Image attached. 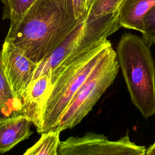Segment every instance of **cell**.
Here are the masks:
<instances>
[{
  "label": "cell",
  "mask_w": 155,
  "mask_h": 155,
  "mask_svg": "<svg viewBox=\"0 0 155 155\" xmlns=\"http://www.w3.org/2000/svg\"><path fill=\"white\" fill-rule=\"evenodd\" d=\"M154 5L155 0H124L118 12L120 27L141 33L143 17Z\"/></svg>",
  "instance_id": "9c48e42d"
},
{
  "label": "cell",
  "mask_w": 155,
  "mask_h": 155,
  "mask_svg": "<svg viewBox=\"0 0 155 155\" xmlns=\"http://www.w3.org/2000/svg\"><path fill=\"white\" fill-rule=\"evenodd\" d=\"M21 101L14 95L4 71L0 51V118L20 112Z\"/></svg>",
  "instance_id": "30bf717a"
},
{
  "label": "cell",
  "mask_w": 155,
  "mask_h": 155,
  "mask_svg": "<svg viewBox=\"0 0 155 155\" xmlns=\"http://www.w3.org/2000/svg\"><path fill=\"white\" fill-rule=\"evenodd\" d=\"M52 84L50 76L41 74L33 78L22 93L19 114L33 124L38 133H41L46 104Z\"/></svg>",
  "instance_id": "8992f818"
},
{
  "label": "cell",
  "mask_w": 155,
  "mask_h": 155,
  "mask_svg": "<svg viewBox=\"0 0 155 155\" xmlns=\"http://www.w3.org/2000/svg\"><path fill=\"white\" fill-rule=\"evenodd\" d=\"M141 33L142 39L149 47L155 44V5L143 17Z\"/></svg>",
  "instance_id": "5bb4252c"
},
{
  "label": "cell",
  "mask_w": 155,
  "mask_h": 155,
  "mask_svg": "<svg viewBox=\"0 0 155 155\" xmlns=\"http://www.w3.org/2000/svg\"><path fill=\"white\" fill-rule=\"evenodd\" d=\"M116 57L133 104L145 119L155 115V65L142 37L123 34Z\"/></svg>",
  "instance_id": "7a4b0ae2"
},
{
  "label": "cell",
  "mask_w": 155,
  "mask_h": 155,
  "mask_svg": "<svg viewBox=\"0 0 155 155\" xmlns=\"http://www.w3.org/2000/svg\"><path fill=\"white\" fill-rule=\"evenodd\" d=\"M145 155H155V141L146 149Z\"/></svg>",
  "instance_id": "2e32d148"
},
{
  "label": "cell",
  "mask_w": 155,
  "mask_h": 155,
  "mask_svg": "<svg viewBox=\"0 0 155 155\" xmlns=\"http://www.w3.org/2000/svg\"><path fill=\"white\" fill-rule=\"evenodd\" d=\"M36 0H1L3 4V20H9L10 25L18 22Z\"/></svg>",
  "instance_id": "4fadbf2b"
},
{
  "label": "cell",
  "mask_w": 155,
  "mask_h": 155,
  "mask_svg": "<svg viewBox=\"0 0 155 155\" xmlns=\"http://www.w3.org/2000/svg\"><path fill=\"white\" fill-rule=\"evenodd\" d=\"M1 51L7 81L15 97L21 101L22 93L33 79L38 64L27 58L18 47L5 41Z\"/></svg>",
  "instance_id": "5b68a950"
},
{
  "label": "cell",
  "mask_w": 155,
  "mask_h": 155,
  "mask_svg": "<svg viewBox=\"0 0 155 155\" xmlns=\"http://www.w3.org/2000/svg\"><path fill=\"white\" fill-rule=\"evenodd\" d=\"M123 1L124 0H91L85 22H88L117 12Z\"/></svg>",
  "instance_id": "7c38bea8"
},
{
  "label": "cell",
  "mask_w": 155,
  "mask_h": 155,
  "mask_svg": "<svg viewBox=\"0 0 155 155\" xmlns=\"http://www.w3.org/2000/svg\"><path fill=\"white\" fill-rule=\"evenodd\" d=\"M60 132L50 130L43 134L22 155H57Z\"/></svg>",
  "instance_id": "8fae6325"
},
{
  "label": "cell",
  "mask_w": 155,
  "mask_h": 155,
  "mask_svg": "<svg viewBox=\"0 0 155 155\" xmlns=\"http://www.w3.org/2000/svg\"><path fill=\"white\" fill-rule=\"evenodd\" d=\"M85 18L86 16L81 18L74 28L53 51L38 64L34 77L41 74H47L50 76L51 73L65 60L84 50H79V47L85 27Z\"/></svg>",
  "instance_id": "52a82bcc"
},
{
  "label": "cell",
  "mask_w": 155,
  "mask_h": 155,
  "mask_svg": "<svg viewBox=\"0 0 155 155\" xmlns=\"http://www.w3.org/2000/svg\"><path fill=\"white\" fill-rule=\"evenodd\" d=\"M79 20L74 17L71 0H36L18 22L10 25L4 41L13 44L30 60L39 64L74 28Z\"/></svg>",
  "instance_id": "6da1fadb"
},
{
  "label": "cell",
  "mask_w": 155,
  "mask_h": 155,
  "mask_svg": "<svg viewBox=\"0 0 155 155\" xmlns=\"http://www.w3.org/2000/svg\"><path fill=\"white\" fill-rule=\"evenodd\" d=\"M74 15L76 20L85 16L90 8L91 0H71Z\"/></svg>",
  "instance_id": "9a60e30c"
},
{
  "label": "cell",
  "mask_w": 155,
  "mask_h": 155,
  "mask_svg": "<svg viewBox=\"0 0 155 155\" xmlns=\"http://www.w3.org/2000/svg\"><path fill=\"white\" fill-rule=\"evenodd\" d=\"M119 70L116 51L110 44L51 130L61 133L80 124L113 84Z\"/></svg>",
  "instance_id": "277c9868"
},
{
  "label": "cell",
  "mask_w": 155,
  "mask_h": 155,
  "mask_svg": "<svg viewBox=\"0 0 155 155\" xmlns=\"http://www.w3.org/2000/svg\"><path fill=\"white\" fill-rule=\"evenodd\" d=\"M32 124L22 114H15L0 118V153L12 150L33 133Z\"/></svg>",
  "instance_id": "ba28073f"
},
{
  "label": "cell",
  "mask_w": 155,
  "mask_h": 155,
  "mask_svg": "<svg viewBox=\"0 0 155 155\" xmlns=\"http://www.w3.org/2000/svg\"><path fill=\"white\" fill-rule=\"evenodd\" d=\"M111 44L100 41L65 60L50 75L52 84L43 118L41 134L55 126L71 99L86 80Z\"/></svg>",
  "instance_id": "3957f363"
}]
</instances>
